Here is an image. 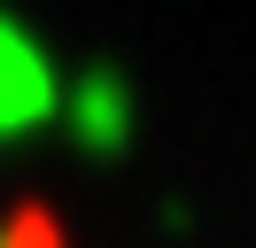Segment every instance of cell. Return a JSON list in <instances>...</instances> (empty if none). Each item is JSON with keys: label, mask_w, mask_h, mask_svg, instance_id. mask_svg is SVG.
Returning <instances> with one entry per match:
<instances>
[{"label": "cell", "mask_w": 256, "mask_h": 248, "mask_svg": "<svg viewBox=\"0 0 256 248\" xmlns=\"http://www.w3.org/2000/svg\"><path fill=\"white\" fill-rule=\"evenodd\" d=\"M0 248H78V232L47 202H16V210H0Z\"/></svg>", "instance_id": "cell-1"}]
</instances>
